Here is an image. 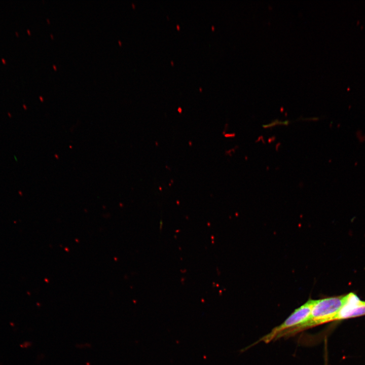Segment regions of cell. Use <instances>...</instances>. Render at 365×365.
I'll list each match as a JSON object with an SVG mask.
<instances>
[{
  "instance_id": "obj_5",
  "label": "cell",
  "mask_w": 365,
  "mask_h": 365,
  "mask_svg": "<svg viewBox=\"0 0 365 365\" xmlns=\"http://www.w3.org/2000/svg\"><path fill=\"white\" fill-rule=\"evenodd\" d=\"M27 32H28V33L29 34H30V30H29L28 29H27Z\"/></svg>"
},
{
  "instance_id": "obj_8",
  "label": "cell",
  "mask_w": 365,
  "mask_h": 365,
  "mask_svg": "<svg viewBox=\"0 0 365 365\" xmlns=\"http://www.w3.org/2000/svg\"><path fill=\"white\" fill-rule=\"evenodd\" d=\"M8 114L9 115V116L10 117H11V114H10V113H8Z\"/></svg>"
},
{
  "instance_id": "obj_3",
  "label": "cell",
  "mask_w": 365,
  "mask_h": 365,
  "mask_svg": "<svg viewBox=\"0 0 365 365\" xmlns=\"http://www.w3.org/2000/svg\"><path fill=\"white\" fill-rule=\"evenodd\" d=\"M365 315V301L359 299L355 294L350 293L345 297V301L334 320H340Z\"/></svg>"
},
{
  "instance_id": "obj_2",
  "label": "cell",
  "mask_w": 365,
  "mask_h": 365,
  "mask_svg": "<svg viewBox=\"0 0 365 365\" xmlns=\"http://www.w3.org/2000/svg\"><path fill=\"white\" fill-rule=\"evenodd\" d=\"M314 300H310L296 309L280 325L263 337L261 340L265 343L286 335L289 332L307 322L310 317Z\"/></svg>"
},
{
  "instance_id": "obj_9",
  "label": "cell",
  "mask_w": 365,
  "mask_h": 365,
  "mask_svg": "<svg viewBox=\"0 0 365 365\" xmlns=\"http://www.w3.org/2000/svg\"><path fill=\"white\" fill-rule=\"evenodd\" d=\"M40 99H41L42 100H43V98H42V97H41V96H40Z\"/></svg>"
},
{
  "instance_id": "obj_6",
  "label": "cell",
  "mask_w": 365,
  "mask_h": 365,
  "mask_svg": "<svg viewBox=\"0 0 365 365\" xmlns=\"http://www.w3.org/2000/svg\"><path fill=\"white\" fill-rule=\"evenodd\" d=\"M15 34H16V35H17V36H19V34L17 31H15Z\"/></svg>"
},
{
  "instance_id": "obj_7",
  "label": "cell",
  "mask_w": 365,
  "mask_h": 365,
  "mask_svg": "<svg viewBox=\"0 0 365 365\" xmlns=\"http://www.w3.org/2000/svg\"><path fill=\"white\" fill-rule=\"evenodd\" d=\"M23 106L25 110L27 108V107L25 104H23Z\"/></svg>"
},
{
  "instance_id": "obj_1",
  "label": "cell",
  "mask_w": 365,
  "mask_h": 365,
  "mask_svg": "<svg viewBox=\"0 0 365 365\" xmlns=\"http://www.w3.org/2000/svg\"><path fill=\"white\" fill-rule=\"evenodd\" d=\"M345 297V295L314 300L309 320L292 330L289 333L292 334L305 328L333 321L344 304Z\"/></svg>"
},
{
  "instance_id": "obj_4",
  "label": "cell",
  "mask_w": 365,
  "mask_h": 365,
  "mask_svg": "<svg viewBox=\"0 0 365 365\" xmlns=\"http://www.w3.org/2000/svg\"><path fill=\"white\" fill-rule=\"evenodd\" d=\"M1 60H2V61L3 62V63H4V64H6V60H5L4 58H2V59H1Z\"/></svg>"
}]
</instances>
